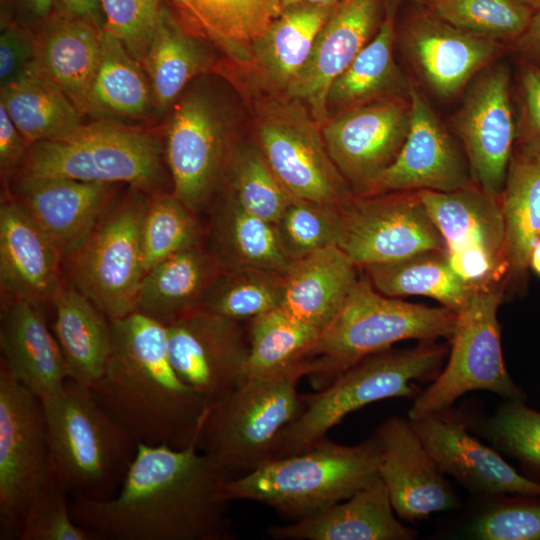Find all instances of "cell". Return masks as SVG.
<instances>
[{
	"mask_svg": "<svg viewBox=\"0 0 540 540\" xmlns=\"http://www.w3.org/2000/svg\"><path fill=\"white\" fill-rule=\"evenodd\" d=\"M228 479L197 445L138 443L115 496L70 497V510L95 540H230Z\"/></svg>",
	"mask_w": 540,
	"mask_h": 540,
	"instance_id": "cell-1",
	"label": "cell"
},
{
	"mask_svg": "<svg viewBox=\"0 0 540 540\" xmlns=\"http://www.w3.org/2000/svg\"><path fill=\"white\" fill-rule=\"evenodd\" d=\"M110 321L111 352L91 388L99 401L138 443L197 445L210 404L173 368L166 326L138 311Z\"/></svg>",
	"mask_w": 540,
	"mask_h": 540,
	"instance_id": "cell-2",
	"label": "cell"
},
{
	"mask_svg": "<svg viewBox=\"0 0 540 540\" xmlns=\"http://www.w3.org/2000/svg\"><path fill=\"white\" fill-rule=\"evenodd\" d=\"M50 448V477L69 497L109 499L118 492L138 442L93 390L72 379L41 399Z\"/></svg>",
	"mask_w": 540,
	"mask_h": 540,
	"instance_id": "cell-3",
	"label": "cell"
},
{
	"mask_svg": "<svg viewBox=\"0 0 540 540\" xmlns=\"http://www.w3.org/2000/svg\"><path fill=\"white\" fill-rule=\"evenodd\" d=\"M376 435L356 445L324 438L311 449L267 461L226 482L228 499L255 501L293 521L350 498L379 478Z\"/></svg>",
	"mask_w": 540,
	"mask_h": 540,
	"instance_id": "cell-4",
	"label": "cell"
},
{
	"mask_svg": "<svg viewBox=\"0 0 540 540\" xmlns=\"http://www.w3.org/2000/svg\"><path fill=\"white\" fill-rule=\"evenodd\" d=\"M448 352L437 341L382 350L350 366L316 393L302 395V410L282 432L273 459L311 449L347 415L371 403L400 397L416 399L422 391L417 383L434 381Z\"/></svg>",
	"mask_w": 540,
	"mask_h": 540,
	"instance_id": "cell-5",
	"label": "cell"
},
{
	"mask_svg": "<svg viewBox=\"0 0 540 540\" xmlns=\"http://www.w3.org/2000/svg\"><path fill=\"white\" fill-rule=\"evenodd\" d=\"M164 162L163 142L155 131L95 120L64 137L29 145L10 182L65 178L123 183L154 195L163 192Z\"/></svg>",
	"mask_w": 540,
	"mask_h": 540,
	"instance_id": "cell-6",
	"label": "cell"
},
{
	"mask_svg": "<svg viewBox=\"0 0 540 540\" xmlns=\"http://www.w3.org/2000/svg\"><path fill=\"white\" fill-rule=\"evenodd\" d=\"M457 313L388 297L359 278L333 321L308 353L307 376L318 391L361 359L404 340H450Z\"/></svg>",
	"mask_w": 540,
	"mask_h": 540,
	"instance_id": "cell-7",
	"label": "cell"
},
{
	"mask_svg": "<svg viewBox=\"0 0 540 540\" xmlns=\"http://www.w3.org/2000/svg\"><path fill=\"white\" fill-rule=\"evenodd\" d=\"M307 373L304 360L277 375L247 378L236 390L210 405L197 448L229 479L272 460L282 432L302 410L297 386Z\"/></svg>",
	"mask_w": 540,
	"mask_h": 540,
	"instance_id": "cell-8",
	"label": "cell"
},
{
	"mask_svg": "<svg viewBox=\"0 0 540 540\" xmlns=\"http://www.w3.org/2000/svg\"><path fill=\"white\" fill-rule=\"evenodd\" d=\"M504 298L502 282L473 287L457 312L447 364L413 400L409 419L452 409L460 397L473 391L491 392L503 401H526L503 358L497 314Z\"/></svg>",
	"mask_w": 540,
	"mask_h": 540,
	"instance_id": "cell-9",
	"label": "cell"
},
{
	"mask_svg": "<svg viewBox=\"0 0 540 540\" xmlns=\"http://www.w3.org/2000/svg\"><path fill=\"white\" fill-rule=\"evenodd\" d=\"M143 194L132 189L114 199L87 238L63 261L71 285L110 320L135 311L145 275L141 226L148 196Z\"/></svg>",
	"mask_w": 540,
	"mask_h": 540,
	"instance_id": "cell-10",
	"label": "cell"
},
{
	"mask_svg": "<svg viewBox=\"0 0 540 540\" xmlns=\"http://www.w3.org/2000/svg\"><path fill=\"white\" fill-rule=\"evenodd\" d=\"M255 126L257 145L292 198L343 209L354 197L326 149L321 126L301 102L269 93L255 104Z\"/></svg>",
	"mask_w": 540,
	"mask_h": 540,
	"instance_id": "cell-11",
	"label": "cell"
},
{
	"mask_svg": "<svg viewBox=\"0 0 540 540\" xmlns=\"http://www.w3.org/2000/svg\"><path fill=\"white\" fill-rule=\"evenodd\" d=\"M163 146L171 192L197 214L223 180L234 146L228 112L203 82L170 109Z\"/></svg>",
	"mask_w": 540,
	"mask_h": 540,
	"instance_id": "cell-12",
	"label": "cell"
},
{
	"mask_svg": "<svg viewBox=\"0 0 540 540\" xmlns=\"http://www.w3.org/2000/svg\"><path fill=\"white\" fill-rule=\"evenodd\" d=\"M50 478L42 401L0 362V539H18L24 513Z\"/></svg>",
	"mask_w": 540,
	"mask_h": 540,
	"instance_id": "cell-13",
	"label": "cell"
},
{
	"mask_svg": "<svg viewBox=\"0 0 540 540\" xmlns=\"http://www.w3.org/2000/svg\"><path fill=\"white\" fill-rule=\"evenodd\" d=\"M342 213L338 246L358 268L446 250L418 191L354 195Z\"/></svg>",
	"mask_w": 540,
	"mask_h": 540,
	"instance_id": "cell-14",
	"label": "cell"
},
{
	"mask_svg": "<svg viewBox=\"0 0 540 540\" xmlns=\"http://www.w3.org/2000/svg\"><path fill=\"white\" fill-rule=\"evenodd\" d=\"M165 326L173 368L210 405L247 380L249 340L240 322L196 310Z\"/></svg>",
	"mask_w": 540,
	"mask_h": 540,
	"instance_id": "cell-15",
	"label": "cell"
},
{
	"mask_svg": "<svg viewBox=\"0 0 540 540\" xmlns=\"http://www.w3.org/2000/svg\"><path fill=\"white\" fill-rule=\"evenodd\" d=\"M408 96L382 99L330 117L321 127L335 166L360 195L399 154L409 132Z\"/></svg>",
	"mask_w": 540,
	"mask_h": 540,
	"instance_id": "cell-16",
	"label": "cell"
},
{
	"mask_svg": "<svg viewBox=\"0 0 540 540\" xmlns=\"http://www.w3.org/2000/svg\"><path fill=\"white\" fill-rule=\"evenodd\" d=\"M509 84L504 66L486 67L453 117L473 181L494 196L503 190L517 135Z\"/></svg>",
	"mask_w": 540,
	"mask_h": 540,
	"instance_id": "cell-17",
	"label": "cell"
},
{
	"mask_svg": "<svg viewBox=\"0 0 540 540\" xmlns=\"http://www.w3.org/2000/svg\"><path fill=\"white\" fill-rule=\"evenodd\" d=\"M409 98L411 121L406 140L395 160L361 196L397 191L449 192L473 182L466 157L413 83Z\"/></svg>",
	"mask_w": 540,
	"mask_h": 540,
	"instance_id": "cell-18",
	"label": "cell"
},
{
	"mask_svg": "<svg viewBox=\"0 0 540 540\" xmlns=\"http://www.w3.org/2000/svg\"><path fill=\"white\" fill-rule=\"evenodd\" d=\"M409 420L442 473L469 492L540 497V482L519 473L496 450L472 435L455 410Z\"/></svg>",
	"mask_w": 540,
	"mask_h": 540,
	"instance_id": "cell-19",
	"label": "cell"
},
{
	"mask_svg": "<svg viewBox=\"0 0 540 540\" xmlns=\"http://www.w3.org/2000/svg\"><path fill=\"white\" fill-rule=\"evenodd\" d=\"M374 434L381 453L379 477L398 517L417 521L460 506L456 491L421 442L409 418L389 417Z\"/></svg>",
	"mask_w": 540,
	"mask_h": 540,
	"instance_id": "cell-20",
	"label": "cell"
},
{
	"mask_svg": "<svg viewBox=\"0 0 540 540\" xmlns=\"http://www.w3.org/2000/svg\"><path fill=\"white\" fill-rule=\"evenodd\" d=\"M380 0H341L318 32L311 52L284 96L301 102L322 127L327 95L380 25Z\"/></svg>",
	"mask_w": 540,
	"mask_h": 540,
	"instance_id": "cell-21",
	"label": "cell"
},
{
	"mask_svg": "<svg viewBox=\"0 0 540 540\" xmlns=\"http://www.w3.org/2000/svg\"><path fill=\"white\" fill-rule=\"evenodd\" d=\"M401 41L409 61L429 88L444 98L457 95L488 67L501 44L456 28L432 11L410 18Z\"/></svg>",
	"mask_w": 540,
	"mask_h": 540,
	"instance_id": "cell-22",
	"label": "cell"
},
{
	"mask_svg": "<svg viewBox=\"0 0 540 540\" xmlns=\"http://www.w3.org/2000/svg\"><path fill=\"white\" fill-rule=\"evenodd\" d=\"M119 184L65 178L11 181L5 191L47 235L62 260L87 238Z\"/></svg>",
	"mask_w": 540,
	"mask_h": 540,
	"instance_id": "cell-23",
	"label": "cell"
},
{
	"mask_svg": "<svg viewBox=\"0 0 540 540\" xmlns=\"http://www.w3.org/2000/svg\"><path fill=\"white\" fill-rule=\"evenodd\" d=\"M62 257L26 210L5 191L0 206L2 301L52 304L64 287Z\"/></svg>",
	"mask_w": 540,
	"mask_h": 540,
	"instance_id": "cell-24",
	"label": "cell"
},
{
	"mask_svg": "<svg viewBox=\"0 0 540 540\" xmlns=\"http://www.w3.org/2000/svg\"><path fill=\"white\" fill-rule=\"evenodd\" d=\"M43 307L29 300L2 301L0 325V362L40 399L58 392L70 379Z\"/></svg>",
	"mask_w": 540,
	"mask_h": 540,
	"instance_id": "cell-25",
	"label": "cell"
},
{
	"mask_svg": "<svg viewBox=\"0 0 540 540\" xmlns=\"http://www.w3.org/2000/svg\"><path fill=\"white\" fill-rule=\"evenodd\" d=\"M380 477L350 498L267 533L275 540H413L417 532L397 517Z\"/></svg>",
	"mask_w": 540,
	"mask_h": 540,
	"instance_id": "cell-26",
	"label": "cell"
},
{
	"mask_svg": "<svg viewBox=\"0 0 540 540\" xmlns=\"http://www.w3.org/2000/svg\"><path fill=\"white\" fill-rule=\"evenodd\" d=\"M357 266L337 245L291 262L279 308L322 331L337 316L359 278Z\"/></svg>",
	"mask_w": 540,
	"mask_h": 540,
	"instance_id": "cell-27",
	"label": "cell"
},
{
	"mask_svg": "<svg viewBox=\"0 0 540 540\" xmlns=\"http://www.w3.org/2000/svg\"><path fill=\"white\" fill-rule=\"evenodd\" d=\"M506 228V295H524L540 239V151L515 145L500 194Z\"/></svg>",
	"mask_w": 540,
	"mask_h": 540,
	"instance_id": "cell-28",
	"label": "cell"
},
{
	"mask_svg": "<svg viewBox=\"0 0 540 540\" xmlns=\"http://www.w3.org/2000/svg\"><path fill=\"white\" fill-rule=\"evenodd\" d=\"M337 4L299 3L287 6L251 44L247 67L252 68L268 93L285 95L305 64L318 32Z\"/></svg>",
	"mask_w": 540,
	"mask_h": 540,
	"instance_id": "cell-29",
	"label": "cell"
},
{
	"mask_svg": "<svg viewBox=\"0 0 540 540\" xmlns=\"http://www.w3.org/2000/svg\"><path fill=\"white\" fill-rule=\"evenodd\" d=\"M418 193L444 240L445 252L480 248L507 268L506 228L500 196L486 192L474 181L454 191L421 190Z\"/></svg>",
	"mask_w": 540,
	"mask_h": 540,
	"instance_id": "cell-30",
	"label": "cell"
},
{
	"mask_svg": "<svg viewBox=\"0 0 540 540\" xmlns=\"http://www.w3.org/2000/svg\"><path fill=\"white\" fill-rule=\"evenodd\" d=\"M103 30L82 20L54 14L36 32L38 74L58 86L84 116L100 62Z\"/></svg>",
	"mask_w": 540,
	"mask_h": 540,
	"instance_id": "cell-31",
	"label": "cell"
},
{
	"mask_svg": "<svg viewBox=\"0 0 540 540\" xmlns=\"http://www.w3.org/2000/svg\"><path fill=\"white\" fill-rule=\"evenodd\" d=\"M220 272L213 253L201 245L180 251L145 273L135 311L168 325L199 309Z\"/></svg>",
	"mask_w": 540,
	"mask_h": 540,
	"instance_id": "cell-32",
	"label": "cell"
},
{
	"mask_svg": "<svg viewBox=\"0 0 540 540\" xmlns=\"http://www.w3.org/2000/svg\"><path fill=\"white\" fill-rule=\"evenodd\" d=\"M51 329L64 355L70 379L92 388L102 377L112 346L110 319L72 285L51 304Z\"/></svg>",
	"mask_w": 540,
	"mask_h": 540,
	"instance_id": "cell-33",
	"label": "cell"
},
{
	"mask_svg": "<svg viewBox=\"0 0 540 540\" xmlns=\"http://www.w3.org/2000/svg\"><path fill=\"white\" fill-rule=\"evenodd\" d=\"M395 18L391 5L373 38L332 82L327 95L329 118L374 101L408 96L410 82L394 59Z\"/></svg>",
	"mask_w": 540,
	"mask_h": 540,
	"instance_id": "cell-34",
	"label": "cell"
},
{
	"mask_svg": "<svg viewBox=\"0 0 540 540\" xmlns=\"http://www.w3.org/2000/svg\"><path fill=\"white\" fill-rule=\"evenodd\" d=\"M214 62L208 48L181 26L163 2L143 62L152 89L155 114L170 111L197 76L214 69Z\"/></svg>",
	"mask_w": 540,
	"mask_h": 540,
	"instance_id": "cell-35",
	"label": "cell"
},
{
	"mask_svg": "<svg viewBox=\"0 0 540 540\" xmlns=\"http://www.w3.org/2000/svg\"><path fill=\"white\" fill-rule=\"evenodd\" d=\"M86 115L121 123L156 116L145 69L106 30L101 34L100 62L87 96Z\"/></svg>",
	"mask_w": 540,
	"mask_h": 540,
	"instance_id": "cell-36",
	"label": "cell"
},
{
	"mask_svg": "<svg viewBox=\"0 0 540 540\" xmlns=\"http://www.w3.org/2000/svg\"><path fill=\"white\" fill-rule=\"evenodd\" d=\"M211 244L221 270L260 268L285 274L292 262L276 225L248 212L228 194L213 212Z\"/></svg>",
	"mask_w": 540,
	"mask_h": 540,
	"instance_id": "cell-37",
	"label": "cell"
},
{
	"mask_svg": "<svg viewBox=\"0 0 540 540\" xmlns=\"http://www.w3.org/2000/svg\"><path fill=\"white\" fill-rule=\"evenodd\" d=\"M0 105L28 145L64 137L84 124L69 97L40 74L0 88Z\"/></svg>",
	"mask_w": 540,
	"mask_h": 540,
	"instance_id": "cell-38",
	"label": "cell"
},
{
	"mask_svg": "<svg viewBox=\"0 0 540 540\" xmlns=\"http://www.w3.org/2000/svg\"><path fill=\"white\" fill-rule=\"evenodd\" d=\"M374 288L388 297L424 296L454 312L467 303L473 289L451 268L445 252L429 251L364 268Z\"/></svg>",
	"mask_w": 540,
	"mask_h": 540,
	"instance_id": "cell-39",
	"label": "cell"
},
{
	"mask_svg": "<svg viewBox=\"0 0 540 540\" xmlns=\"http://www.w3.org/2000/svg\"><path fill=\"white\" fill-rule=\"evenodd\" d=\"M321 331L276 308L251 320L247 378L286 372L299 364Z\"/></svg>",
	"mask_w": 540,
	"mask_h": 540,
	"instance_id": "cell-40",
	"label": "cell"
},
{
	"mask_svg": "<svg viewBox=\"0 0 540 540\" xmlns=\"http://www.w3.org/2000/svg\"><path fill=\"white\" fill-rule=\"evenodd\" d=\"M195 23L241 65L251 44L282 12L281 0H190Z\"/></svg>",
	"mask_w": 540,
	"mask_h": 540,
	"instance_id": "cell-41",
	"label": "cell"
},
{
	"mask_svg": "<svg viewBox=\"0 0 540 540\" xmlns=\"http://www.w3.org/2000/svg\"><path fill=\"white\" fill-rule=\"evenodd\" d=\"M285 274L260 269L221 270L205 293L198 310L230 320H252L279 308Z\"/></svg>",
	"mask_w": 540,
	"mask_h": 540,
	"instance_id": "cell-42",
	"label": "cell"
},
{
	"mask_svg": "<svg viewBox=\"0 0 540 540\" xmlns=\"http://www.w3.org/2000/svg\"><path fill=\"white\" fill-rule=\"evenodd\" d=\"M223 179L227 180L226 194L248 212L274 224L292 199L257 144L233 146Z\"/></svg>",
	"mask_w": 540,
	"mask_h": 540,
	"instance_id": "cell-43",
	"label": "cell"
},
{
	"mask_svg": "<svg viewBox=\"0 0 540 540\" xmlns=\"http://www.w3.org/2000/svg\"><path fill=\"white\" fill-rule=\"evenodd\" d=\"M196 213L172 192L149 195L141 226L144 272L188 248L201 245Z\"/></svg>",
	"mask_w": 540,
	"mask_h": 540,
	"instance_id": "cell-44",
	"label": "cell"
},
{
	"mask_svg": "<svg viewBox=\"0 0 540 540\" xmlns=\"http://www.w3.org/2000/svg\"><path fill=\"white\" fill-rule=\"evenodd\" d=\"M468 429L540 473V412L524 401H503L488 415L458 412Z\"/></svg>",
	"mask_w": 540,
	"mask_h": 540,
	"instance_id": "cell-45",
	"label": "cell"
},
{
	"mask_svg": "<svg viewBox=\"0 0 540 540\" xmlns=\"http://www.w3.org/2000/svg\"><path fill=\"white\" fill-rule=\"evenodd\" d=\"M431 11L468 33L497 42L516 41L534 14L518 0H434Z\"/></svg>",
	"mask_w": 540,
	"mask_h": 540,
	"instance_id": "cell-46",
	"label": "cell"
},
{
	"mask_svg": "<svg viewBox=\"0 0 540 540\" xmlns=\"http://www.w3.org/2000/svg\"><path fill=\"white\" fill-rule=\"evenodd\" d=\"M341 208L292 198L276 222L283 250L293 261L317 250L339 245L343 232Z\"/></svg>",
	"mask_w": 540,
	"mask_h": 540,
	"instance_id": "cell-47",
	"label": "cell"
},
{
	"mask_svg": "<svg viewBox=\"0 0 540 540\" xmlns=\"http://www.w3.org/2000/svg\"><path fill=\"white\" fill-rule=\"evenodd\" d=\"M466 525L465 535L476 540H540V500L535 496H488Z\"/></svg>",
	"mask_w": 540,
	"mask_h": 540,
	"instance_id": "cell-48",
	"label": "cell"
},
{
	"mask_svg": "<svg viewBox=\"0 0 540 540\" xmlns=\"http://www.w3.org/2000/svg\"><path fill=\"white\" fill-rule=\"evenodd\" d=\"M19 540H95L70 510L69 494L51 477L29 503Z\"/></svg>",
	"mask_w": 540,
	"mask_h": 540,
	"instance_id": "cell-49",
	"label": "cell"
},
{
	"mask_svg": "<svg viewBox=\"0 0 540 540\" xmlns=\"http://www.w3.org/2000/svg\"><path fill=\"white\" fill-rule=\"evenodd\" d=\"M104 30L116 36L142 65L156 29L162 0H101Z\"/></svg>",
	"mask_w": 540,
	"mask_h": 540,
	"instance_id": "cell-50",
	"label": "cell"
},
{
	"mask_svg": "<svg viewBox=\"0 0 540 540\" xmlns=\"http://www.w3.org/2000/svg\"><path fill=\"white\" fill-rule=\"evenodd\" d=\"M36 60V33L14 21L2 22L0 35V88L38 74Z\"/></svg>",
	"mask_w": 540,
	"mask_h": 540,
	"instance_id": "cell-51",
	"label": "cell"
},
{
	"mask_svg": "<svg viewBox=\"0 0 540 540\" xmlns=\"http://www.w3.org/2000/svg\"><path fill=\"white\" fill-rule=\"evenodd\" d=\"M521 112L517 146L540 151V68L525 62L520 73Z\"/></svg>",
	"mask_w": 540,
	"mask_h": 540,
	"instance_id": "cell-52",
	"label": "cell"
},
{
	"mask_svg": "<svg viewBox=\"0 0 540 540\" xmlns=\"http://www.w3.org/2000/svg\"><path fill=\"white\" fill-rule=\"evenodd\" d=\"M29 145L0 105V172L1 179L8 186Z\"/></svg>",
	"mask_w": 540,
	"mask_h": 540,
	"instance_id": "cell-53",
	"label": "cell"
},
{
	"mask_svg": "<svg viewBox=\"0 0 540 540\" xmlns=\"http://www.w3.org/2000/svg\"><path fill=\"white\" fill-rule=\"evenodd\" d=\"M55 0H4L1 23L14 21L35 33L54 15Z\"/></svg>",
	"mask_w": 540,
	"mask_h": 540,
	"instance_id": "cell-54",
	"label": "cell"
},
{
	"mask_svg": "<svg viewBox=\"0 0 540 540\" xmlns=\"http://www.w3.org/2000/svg\"><path fill=\"white\" fill-rule=\"evenodd\" d=\"M54 14L78 19L104 29V14L101 0H55Z\"/></svg>",
	"mask_w": 540,
	"mask_h": 540,
	"instance_id": "cell-55",
	"label": "cell"
},
{
	"mask_svg": "<svg viewBox=\"0 0 540 540\" xmlns=\"http://www.w3.org/2000/svg\"><path fill=\"white\" fill-rule=\"evenodd\" d=\"M515 44L527 63L540 68V9L534 12L527 29Z\"/></svg>",
	"mask_w": 540,
	"mask_h": 540,
	"instance_id": "cell-56",
	"label": "cell"
},
{
	"mask_svg": "<svg viewBox=\"0 0 540 540\" xmlns=\"http://www.w3.org/2000/svg\"><path fill=\"white\" fill-rule=\"evenodd\" d=\"M529 266L530 270L540 277V239L531 251Z\"/></svg>",
	"mask_w": 540,
	"mask_h": 540,
	"instance_id": "cell-57",
	"label": "cell"
},
{
	"mask_svg": "<svg viewBox=\"0 0 540 540\" xmlns=\"http://www.w3.org/2000/svg\"><path fill=\"white\" fill-rule=\"evenodd\" d=\"M341 0H281L282 7L285 8L290 5L299 4V3H309V4H321V5H334L339 3Z\"/></svg>",
	"mask_w": 540,
	"mask_h": 540,
	"instance_id": "cell-58",
	"label": "cell"
},
{
	"mask_svg": "<svg viewBox=\"0 0 540 540\" xmlns=\"http://www.w3.org/2000/svg\"><path fill=\"white\" fill-rule=\"evenodd\" d=\"M195 22V12L190 0H171Z\"/></svg>",
	"mask_w": 540,
	"mask_h": 540,
	"instance_id": "cell-59",
	"label": "cell"
},
{
	"mask_svg": "<svg viewBox=\"0 0 540 540\" xmlns=\"http://www.w3.org/2000/svg\"><path fill=\"white\" fill-rule=\"evenodd\" d=\"M523 4L530 7L532 10L537 11L540 9V0H518Z\"/></svg>",
	"mask_w": 540,
	"mask_h": 540,
	"instance_id": "cell-60",
	"label": "cell"
},
{
	"mask_svg": "<svg viewBox=\"0 0 540 540\" xmlns=\"http://www.w3.org/2000/svg\"><path fill=\"white\" fill-rule=\"evenodd\" d=\"M425 1L433 2L434 0H425Z\"/></svg>",
	"mask_w": 540,
	"mask_h": 540,
	"instance_id": "cell-61",
	"label": "cell"
}]
</instances>
